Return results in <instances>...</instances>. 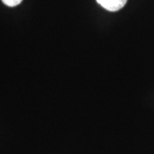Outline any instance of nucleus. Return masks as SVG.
<instances>
[{
	"label": "nucleus",
	"mask_w": 154,
	"mask_h": 154,
	"mask_svg": "<svg viewBox=\"0 0 154 154\" xmlns=\"http://www.w3.org/2000/svg\"><path fill=\"white\" fill-rule=\"evenodd\" d=\"M99 5L110 12L120 11L127 4L128 0H96Z\"/></svg>",
	"instance_id": "nucleus-1"
},
{
	"label": "nucleus",
	"mask_w": 154,
	"mask_h": 154,
	"mask_svg": "<svg viewBox=\"0 0 154 154\" xmlns=\"http://www.w3.org/2000/svg\"><path fill=\"white\" fill-rule=\"evenodd\" d=\"M2 2L9 7H14V6L20 5L22 2V0H2Z\"/></svg>",
	"instance_id": "nucleus-2"
}]
</instances>
